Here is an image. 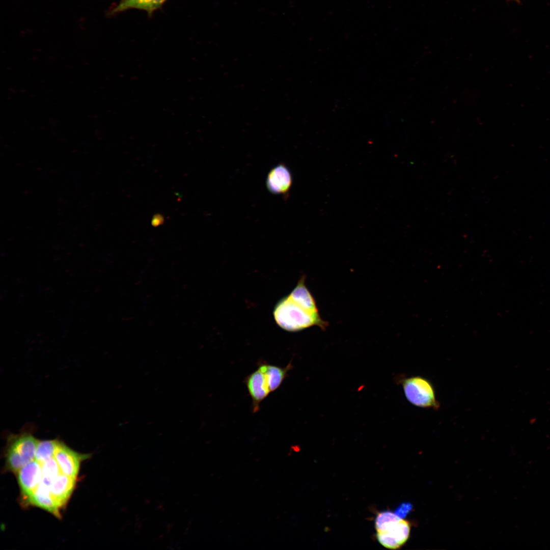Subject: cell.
<instances>
[{
  "instance_id": "9c48e42d",
  "label": "cell",
  "mask_w": 550,
  "mask_h": 550,
  "mask_svg": "<svg viewBox=\"0 0 550 550\" xmlns=\"http://www.w3.org/2000/svg\"><path fill=\"white\" fill-rule=\"evenodd\" d=\"M27 501L31 505L44 509L58 518L61 517L60 508L51 493L50 487L42 481Z\"/></svg>"
},
{
  "instance_id": "5b68a950",
  "label": "cell",
  "mask_w": 550,
  "mask_h": 550,
  "mask_svg": "<svg viewBox=\"0 0 550 550\" xmlns=\"http://www.w3.org/2000/svg\"><path fill=\"white\" fill-rule=\"evenodd\" d=\"M89 456L76 452L59 441L54 457L62 474L76 478L81 462Z\"/></svg>"
},
{
  "instance_id": "ba28073f",
  "label": "cell",
  "mask_w": 550,
  "mask_h": 550,
  "mask_svg": "<svg viewBox=\"0 0 550 550\" xmlns=\"http://www.w3.org/2000/svg\"><path fill=\"white\" fill-rule=\"evenodd\" d=\"M292 184V176L289 168L279 163L269 172L266 180L268 191L274 195H285Z\"/></svg>"
},
{
  "instance_id": "4fadbf2b",
  "label": "cell",
  "mask_w": 550,
  "mask_h": 550,
  "mask_svg": "<svg viewBox=\"0 0 550 550\" xmlns=\"http://www.w3.org/2000/svg\"><path fill=\"white\" fill-rule=\"evenodd\" d=\"M59 442V441L58 440L39 441L35 452V459L42 463L54 457Z\"/></svg>"
},
{
  "instance_id": "3957f363",
  "label": "cell",
  "mask_w": 550,
  "mask_h": 550,
  "mask_svg": "<svg viewBox=\"0 0 550 550\" xmlns=\"http://www.w3.org/2000/svg\"><path fill=\"white\" fill-rule=\"evenodd\" d=\"M39 440L29 432L23 431L10 437L6 453V468L17 473L35 459Z\"/></svg>"
},
{
  "instance_id": "30bf717a",
  "label": "cell",
  "mask_w": 550,
  "mask_h": 550,
  "mask_svg": "<svg viewBox=\"0 0 550 550\" xmlns=\"http://www.w3.org/2000/svg\"><path fill=\"white\" fill-rule=\"evenodd\" d=\"M76 478L60 474L50 487L51 493L61 508L68 501L75 484Z\"/></svg>"
},
{
  "instance_id": "5bb4252c",
  "label": "cell",
  "mask_w": 550,
  "mask_h": 550,
  "mask_svg": "<svg viewBox=\"0 0 550 550\" xmlns=\"http://www.w3.org/2000/svg\"><path fill=\"white\" fill-rule=\"evenodd\" d=\"M42 479L41 481L50 487L53 480L61 473L60 468L52 457L41 463Z\"/></svg>"
},
{
  "instance_id": "7a4b0ae2",
  "label": "cell",
  "mask_w": 550,
  "mask_h": 550,
  "mask_svg": "<svg viewBox=\"0 0 550 550\" xmlns=\"http://www.w3.org/2000/svg\"><path fill=\"white\" fill-rule=\"evenodd\" d=\"M376 536L384 547L398 549L407 541L410 532L409 522L395 512H379L375 520Z\"/></svg>"
},
{
  "instance_id": "7c38bea8",
  "label": "cell",
  "mask_w": 550,
  "mask_h": 550,
  "mask_svg": "<svg viewBox=\"0 0 550 550\" xmlns=\"http://www.w3.org/2000/svg\"><path fill=\"white\" fill-rule=\"evenodd\" d=\"M166 0H131L128 2L121 1L114 8L112 12L117 13L128 9H138L152 13L160 7Z\"/></svg>"
},
{
  "instance_id": "9a60e30c",
  "label": "cell",
  "mask_w": 550,
  "mask_h": 550,
  "mask_svg": "<svg viewBox=\"0 0 550 550\" xmlns=\"http://www.w3.org/2000/svg\"><path fill=\"white\" fill-rule=\"evenodd\" d=\"M131 1V0H121V1H122V2H128V1Z\"/></svg>"
},
{
  "instance_id": "6da1fadb",
  "label": "cell",
  "mask_w": 550,
  "mask_h": 550,
  "mask_svg": "<svg viewBox=\"0 0 550 550\" xmlns=\"http://www.w3.org/2000/svg\"><path fill=\"white\" fill-rule=\"evenodd\" d=\"M273 316L278 326L289 332H297L313 326L325 329L327 325L321 318L318 310L308 307L290 294L277 302Z\"/></svg>"
},
{
  "instance_id": "8992f818",
  "label": "cell",
  "mask_w": 550,
  "mask_h": 550,
  "mask_svg": "<svg viewBox=\"0 0 550 550\" xmlns=\"http://www.w3.org/2000/svg\"><path fill=\"white\" fill-rule=\"evenodd\" d=\"M244 383L252 400L253 412L256 413L260 408V404L271 393L267 378L264 373L259 368L248 375Z\"/></svg>"
},
{
  "instance_id": "277c9868",
  "label": "cell",
  "mask_w": 550,
  "mask_h": 550,
  "mask_svg": "<svg viewBox=\"0 0 550 550\" xmlns=\"http://www.w3.org/2000/svg\"><path fill=\"white\" fill-rule=\"evenodd\" d=\"M401 383L405 396L411 404L423 408H439L434 387L429 380L414 376L403 379Z\"/></svg>"
},
{
  "instance_id": "52a82bcc",
  "label": "cell",
  "mask_w": 550,
  "mask_h": 550,
  "mask_svg": "<svg viewBox=\"0 0 550 550\" xmlns=\"http://www.w3.org/2000/svg\"><path fill=\"white\" fill-rule=\"evenodd\" d=\"M16 473L21 492L27 499L37 488L42 480L41 463L34 459L23 466Z\"/></svg>"
},
{
  "instance_id": "8fae6325",
  "label": "cell",
  "mask_w": 550,
  "mask_h": 550,
  "mask_svg": "<svg viewBox=\"0 0 550 550\" xmlns=\"http://www.w3.org/2000/svg\"><path fill=\"white\" fill-rule=\"evenodd\" d=\"M258 368L265 374L271 392L277 390L288 375V372L292 369L291 363L285 367H281L267 363H261Z\"/></svg>"
}]
</instances>
